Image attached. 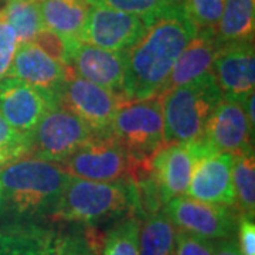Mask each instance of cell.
I'll return each instance as SVG.
<instances>
[{"mask_svg":"<svg viewBox=\"0 0 255 255\" xmlns=\"http://www.w3.org/2000/svg\"><path fill=\"white\" fill-rule=\"evenodd\" d=\"M54 233L38 223L11 221L0 228V255H50Z\"/></svg>","mask_w":255,"mask_h":255,"instance_id":"ffe728a7","label":"cell"},{"mask_svg":"<svg viewBox=\"0 0 255 255\" xmlns=\"http://www.w3.org/2000/svg\"><path fill=\"white\" fill-rule=\"evenodd\" d=\"M140 214L135 182H92L70 177L53 221L95 227L111 220Z\"/></svg>","mask_w":255,"mask_h":255,"instance_id":"3957f363","label":"cell"},{"mask_svg":"<svg viewBox=\"0 0 255 255\" xmlns=\"http://www.w3.org/2000/svg\"><path fill=\"white\" fill-rule=\"evenodd\" d=\"M233 187L236 210L240 216H255V156L254 152L233 156Z\"/></svg>","mask_w":255,"mask_h":255,"instance_id":"cb8c5ba5","label":"cell"},{"mask_svg":"<svg viewBox=\"0 0 255 255\" xmlns=\"http://www.w3.org/2000/svg\"><path fill=\"white\" fill-rule=\"evenodd\" d=\"M139 217H124L105 234L100 255H139Z\"/></svg>","mask_w":255,"mask_h":255,"instance_id":"d4e9b609","label":"cell"},{"mask_svg":"<svg viewBox=\"0 0 255 255\" xmlns=\"http://www.w3.org/2000/svg\"><path fill=\"white\" fill-rule=\"evenodd\" d=\"M11 162H14V160H11L10 157H6V156H0V172H1L7 164L11 163Z\"/></svg>","mask_w":255,"mask_h":255,"instance_id":"e575fe53","label":"cell"},{"mask_svg":"<svg viewBox=\"0 0 255 255\" xmlns=\"http://www.w3.org/2000/svg\"><path fill=\"white\" fill-rule=\"evenodd\" d=\"M237 246L243 255H255V224L254 219L240 216L237 226Z\"/></svg>","mask_w":255,"mask_h":255,"instance_id":"d6a6232c","label":"cell"},{"mask_svg":"<svg viewBox=\"0 0 255 255\" xmlns=\"http://www.w3.org/2000/svg\"><path fill=\"white\" fill-rule=\"evenodd\" d=\"M95 137L91 128L71 111L54 105L28 135L27 156L58 163Z\"/></svg>","mask_w":255,"mask_h":255,"instance_id":"52a82bcc","label":"cell"},{"mask_svg":"<svg viewBox=\"0 0 255 255\" xmlns=\"http://www.w3.org/2000/svg\"><path fill=\"white\" fill-rule=\"evenodd\" d=\"M211 74L224 100L243 104L254 94V43H234L219 47L213 60Z\"/></svg>","mask_w":255,"mask_h":255,"instance_id":"4fadbf2b","label":"cell"},{"mask_svg":"<svg viewBox=\"0 0 255 255\" xmlns=\"http://www.w3.org/2000/svg\"><path fill=\"white\" fill-rule=\"evenodd\" d=\"M17 44L14 30L10 27V24L4 20L0 11V80L4 78L9 73Z\"/></svg>","mask_w":255,"mask_h":255,"instance_id":"4dcf8cb0","label":"cell"},{"mask_svg":"<svg viewBox=\"0 0 255 255\" xmlns=\"http://www.w3.org/2000/svg\"><path fill=\"white\" fill-rule=\"evenodd\" d=\"M28 153V135H23L0 115V156L17 160Z\"/></svg>","mask_w":255,"mask_h":255,"instance_id":"f1b7e54d","label":"cell"},{"mask_svg":"<svg viewBox=\"0 0 255 255\" xmlns=\"http://www.w3.org/2000/svg\"><path fill=\"white\" fill-rule=\"evenodd\" d=\"M200 140L217 153H250L254 152V128L240 102L223 98L210 114Z\"/></svg>","mask_w":255,"mask_h":255,"instance_id":"8fae6325","label":"cell"},{"mask_svg":"<svg viewBox=\"0 0 255 255\" xmlns=\"http://www.w3.org/2000/svg\"><path fill=\"white\" fill-rule=\"evenodd\" d=\"M0 11L14 30L18 44L31 43L44 28L40 13V0H6L4 7Z\"/></svg>","mask_w":255,"mask_h":255,"instance_id":"603a6c76","label":"cell"},{"mask_svg":"<svg viewBox=\"0 0 255 255\" xmlns=\"http://www.w3.org/2000/svg\"><path fill=\"white\" fill-rule=\"evenodd\" d=\"M255 0H224V9L216 31L217 46L254 43Z\"/></svg>","mask_w":255,"mask_h":255,"instance_id":"44dd1931","label":"cell"},{"mask_svg":"<svg viewBox=\"0 0 255 255\" xmlns=\"http://www.w3.org/2000/svg\"><path fill=\"white\" fill-rule=\"evenodd\" d=\"M127 100L115 92L78 77L67 67V77L57 95L55 105H61L84 121L98 137L110 136L112 121Z\"/></svg>","mask_w":255,"mask_h":255,"instance_id":"ba28073f","label":"cell"},{"mask_svg":"<svg viewBox=\"0 0 255 255\" xmlns=\"http://www.w3.org/2000/svg\"><path fill=\"white\" fill-rule=\"evenodd\" d=\"M183 6L197 33H207L216 37L224 0H183Z\"/></svg>","mask_w":255,"mask_h":255,"instance_id":"4316f807","label":"cell"},{"mask_svg":"<svg viewBox=\"0 0 255 255\" xmlns=\"http://www.w3.org/2000/svg\"><path fill=\"white\" fill-rule=\"evenodd\" d=\"M101 241L94 227H74L54 236L50 255H98Z\"/></svg>","mask_w":255,"mask_h":255,"instance_id":"484cf974","label":"cell"},{"mask_svg":"<svg viewBox=\"0 0 255 255\" xmlns=\"http://www.w3.org/2000/svg\"><path fill=\"white\" fill-rule=\"evenodd\" d=\"M90 0H40L44 28L63 38L68 53L80 44V34L88 13Z\"/></svg>","mask_w":255,"mask_h":255,"instance_id":"ac0fdd59","label":"cell"},{"mask_svg":"<svg viewBox=\"0 0 255 255\" xmlns=\"http://www.w3.org/2000/svg\"><path fill=\"white\" fill-rule=\"evenodd\" d=\"M217 50L219 46L216 37L207 33H197L177 57L169 80L164 85V91L211 73V65Z\"/></svg>","mask_w":255,"mask_h":255,"instance_id":"d6986e66","label":"cell"},{"mask_svg":"<svg viewBox=\"0 0 255 255\" xmlns=\"http://www.w3.org/2000/svg\"><path fill=\"white\" fill-rule=\"evenodd\" d=\"M176 228L163 210H159L140 221L139 255H174Z\"/></svg>","mask_w":255,"mask_h":255,"instance_id":"7402d4cb","label":"cell"},{"mask_svg":"<svg viewBox=\"0 0 255 255\" xmlns=\"http://www.w3.org/2000/svg\"><path fill=\"white\" fill-rule=\"evenodd\" d=\"M150 21L90 0L81 43L110 51H127L143 36Z\"/></svg>","mask_w":255,"mask_h":255,"instance_id":"30bf717a","label":"cell"},{"mask_svg":"<svg viewBox=\"0 0 255 255\" xmlns=\"http://www.w3.org/2000/svg\"><path fill=\"white\" fill-rule=\"evenodd\" d=\"M231 174L233 155L217 153L207 149L196 162L184 196L209 204L236 207Z\"/></svg>","mask_w":255,"mask_h":255,"instance_id":"5bb4252c","label":"cell"},{"mask_svg":"<svg viewBox=\"0 0 255 255\" xmlns=\"http://www.w3.org/2000/svg\"><path fill=\"white\" fill-rule=\"evenodd\" d=\"M31 43H34L43 51H46L47 54L51 55L54 60L60 61V63L67 67V63H68V50H67V46H65V43H64L61 37L57 36L55 33L47 30V28H43L34 37V40Z\"/></svg>","mask_w":255,"mask_h":255,"instance_id":"1f68e13d","label":"cell"},{"mask_svg":"<svg viewBox=\"0 0 255 255\" xmlns=\"http://www.w3.org/2000/svg\"><path fill=\"white\" fill-rule=\"evenodd\" d=\"M0 216H1V207H0Z\"/></svg>","mask_w":255,"mask_h":255,"instance_id":"d590c367","label":"cell"},{"mask_svg":"<svg viewBox=\"0 0 255 255\" xmlns=\"http://www.w3.org/2000/svg\"><path fill=\"white\" fill-rule=\"evenodd\" d=\"M57 164L70 177L92 182H135L149 167V162L135 160L110 136L92 139Z\"/></svg>","mask_w":255,"mask_h":255,"instance_id":"8992f818","label":"cell"},{"mask_svg":"<svg viewBox=\"0 0 255 255\" xmlns=\"http://www.w3.org/2000/svg\"><path fill=\"white\" fill-rule=\"evenodd\" d=\"M95 1H100L112 9L139 16L147 21H152L159 14L183 3V0H95Z\"/></svg>","mask_w":255,"mask_h":255,"instance_id":"83f0119b","label":"cell"},{"mask_svg":"<svg viewBox=\"0 0 255 255\" xmlns=\"http://www.w3.org/2000/svg\"><path fill=\"white\" fill-rule=\"evenodd\" d=\"M110 137L135 160L147 163L163 146L162 97L124 102L112 121Z\"/></svg>","mask_w":255,"mask_h":255,"instance_id":"5b68a950","label":"cell"},{"mask_svg":"<svg viewBox=\"0 0 255 255\" xmlns=\"http://www.w3.org/2000/svg\"><path fill=\"white\" fill-rule=\"evenodd\" d=\"M174 255H214V241L176 230Z\"/></svg>","mask_w":255,"mask_h":255,"instance_id":"f546056e","label":"cell"},{"mask_svg":"<svg viewBox=\"0 0 255 255\" xmlns=\"http://www.w3.org/2000/svg\"><path fill=\"white\" fill-rule=\"evenodd\" d=\"M196 34L197 30L183 3L153 18L143 36L124 51L125 100L162 95L177 57Z\"/></svg>","mask_w":255,"mask_h":255,"instance_id":"6da1fadb","label":"cell"},{"mask_svg":"<svg viewBox=\"0 0 255 255\" xmlns=\"http://www.w3.org/2000/svg\"><path fill=\"white\" fill-rule=\"evenodd\" d=\"M209 147L201 140L193 143L163 145L149 160V170L162 203L184 196L199 156Z\"/></svg>","mask_w":255,"mask_h":255,"instance_id":"7c38bea8","label":"cell"},{"mask_svg":"<svg viewBox=\"0 0 255 255\" xmlns=\"http://www.w3.org/2000/svg\"><path fill=\"white\" fill-rule=\"evenodd\" d=\"M55 104L46 94L14 77L0 80V115L13 129L30 135Z\"/></svg>","mask_w":255,"mask_h":255,"instance_id":"9a60e30c","label":"cell"},{"mask_svg":"<svg viewBox=\"0 0 255 255\" xmlns=\"http://www.w3.org/2000/svg\"><path fill=\"white\" fill-rule=\"evenodd\" d=\"M163 145L199 142L210 114L223 95L213 74L184 85L173 87L162 95Z\"/></svg>","mask_w":255,"mask_h":255,"instance_id":"277c9868","label":"cell"},{"mask_svg":"<svg viewBox=\"0 0 255 255\" xmlns=\"http://www.w3.org/2000/svg\"><path fill=\"white\" fill-rule=\"evenodd\" d=\"M6 77L18 78L43 91L55 104L67 77V67L34 43H20Z\"/></svg>","mask_w":255,"mask_h":255,"instance_id":"2e32d148","label":"cell"},{"mask_svg":"<svg viewBox=\"0 0 255 255\" xmlns=\"http://www.w3.org/2000/svg\"><path fill=\"white\" fill-rule=\"evenodd\" d=\"M162 210L176 230L211 241L234 237L240 219L236 207L209 204L187 196L169 200Z\"/></svg>","mask_w":255,"mask_h":255,"instance_id":"9c48e42d","label":"cell"},{"mask_svg":"<svg viewBox=\"0 0 255 255\" xmlns=\"http://www.w3.org/2000/svg\"><path fill=\"white\" fill-rule=\"evenodd\" d=\"M68 180L70 176L54 162L30 156L11 162L0 172L1 214L21 223L50 219Z\"/></svg>","mask_w":255,"mask_h":255,"instance_id":"7a4b0ae2","label":"cell"},{"mask_svg":"<svg viewBox=\"0 0 255 255\" xmlns=\"http://www.w3.org/2000/svg\"><path fill=\"white\" fill-rule=\"evenodd\" d=\"M67 67L78 77L124 97V51H110L80 43L68 53Z\"/></svg>","mask_w":255,"mask_h":255,"instance_id":"e0dca14e","label":"cell"},{"mask_svg":"<svg viewBox=\"0 0 255 255\" xmlns=\"http://www.w3.org/2000/svg\"><path fill=\"white\" fill-rule=\"evenodd\" d=\"M214 255H243L237 246L236 237L221 238L214 241Z\"/></svg>","mask_w":255,"mask_h":255,"instance_id":"836d02e7","label":"cell"}]
</instances>
